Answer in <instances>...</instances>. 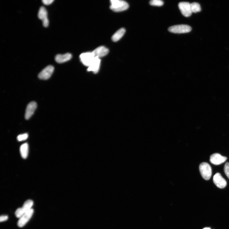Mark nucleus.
I'll return each instance as SVG.
<instances>
[{
    "instance_id": "b1692460",
    "label": "nucleus",
    "mask_w": 229,
    "mask_h": 229,
    "mask_svg": "<svg viewBox=\"0 0 229 229\" xmlns=\"http://www.w3.org/2000/svg\"><path fill=\"white\" fill-rule=\"evenodd\" d=\"M210 229V228H204V229Z\"/></svg>"
},
{
    "instance_id": "aec40b11",
    "label": "nucleus",
    "mask_w": 229,
    "mask_h": 229,
    "mask_svg": "<svg viewBox=\"0 0 229 229\" xmlns=\"http://www.w3.org/2000/svg\"><path fill=\"white\" fill-rule=\"evenodd\" d=\"M28 137V135L27 133H24L19 135L17 137V139L19 141H22L27 139Z\"/></svg>"
},
{
    "instance_id": "423d86ee",
    "label": "nucleus",
    "mask_w": 229,
    "mask_h": 229,
    "mask_svg": "<svg viewBox=\"0 0 229 229\" xmlns=\"http://www.w3.org/2000/svg\"><path fill=\"white\" fill-rule=\"evenodd\" d=\"M54 70V67L52 65H49L41 71L39 74L38 77L41 80L48 79L53 74Z\"/></svg>"
},
{
    "instance_id": "0eeeda50",
    "label": "nucleus",
    "mask_w": 229,
    "mask_h": 229,
    "mask_svg": "<svg viewBox=\"0 0 229 229\" xmlns=\"http://www.w3.org/2000/svg\"><path fill=\"white\" fill-rule=\"evenodd\" d=\"M178 6L180 11L184 16L188 17L191 16L192 14L190 4L188 2H180Z\"/></svg>"
},
{
    "instance_id": "a211bd4d",
    "label": "nucleus",
    "mask_w": 229,
    "mask_h": 229,
    "mask_svg": "<svg viewBox=\"0 0 229 229\" xmlns=\"http://www.w3.org/2000/svg\"><path fill=\"white\" fill-rule=\"evenodd\" d=\"M190 6L192 13H196L201 11V7L199 3L197 2L192 3L190 4Z\"/></svg>"
},
{
    "instance_id": "f8f14e48",
    "label": "nucleus",
    "mask_w": 229,
    "mask_h": 229,
    "mask_svg": "<svg viewBox=\"0 0 229 229\" xmlns=\"http://www.w3.org/2000/svg\"><path fill=\"white\" fill-rule=\"evenodd\" d=\"M37 107V104L35 102H31L28 104L25 114L26 119L28 120L32 116Z\"/></svg>"
},
{
    "instance_id": "ddd939ff",
    "label": "nucleus",
    "mask_w": 229,
    "mask_h": 229,
    "mask_svg": "<svg viewBox=\"0 0 229 229\" xmlns=\"http://www.w3.org/2000/svg\"><path fill=\"white\" fill-rule=\"evenodd\" d=\"M109 52V49L105 46H103L98 47L92 52L95 57L99 58L106 55Z\"/></svg>"
},
{
    "instance_id": "4be33fe9",
    "label": "nucleus",
    "mask_w": 229,
    "mask_h": 229,
    "mask_svg": "<svg viewBox=\"0 0 229 229\" xmlns=\"http://www.w3.org/2000/svg\"><path fill=\"white\" fill-rule=\"evenodd\" d=\"M43 3L45 5H49L54 1V0H43Z\"/></svg>"
},
{
    "instance_id": "4468645a",
    "label": "nucleus",
    "mask_w": 229,
    "mask_h": 229,
    "mask_svg": "<svg viewBox=\"0 0 229 229\" xmlns=\"http://www.w3.org/2000/svg\"><path fill=\"white\" fill-rule=\"evenodd\" d=\"M100 62L101 60L100 58L95 57L92 64L88 67V71H92L95 73H97L100 70Z\"/></svg>"
},
{
    "instance_id": "dca6fc26",
    "label": "nucleus",
    "mask_w": 229,
    "mask_h": 229,
    "mask_svg": "<svg viewBox=\"0 0 229 229\" xmlns=\"http://www.w3.org/2000/svg\"><path fill=\"white\" fill-rule=\"evenodd\" d=\"M126 30L124 28L119 29L112 36V39L114 42H117L120 40L125 33Z\"/></svg>"
},
{
    "instance_id": "f03ea898",
    "label": "nucleus",
    "mask_w": 229,
    "mask_h": 229,
    "mask_svg": "<svg viewBox=\"0 0 229 229\" xmlns=\"http://www.w3.org/2000/svg\"><path fill=\"white\" fill-rule=\"evenodd\" d=\"M199 170L202 178L206 180H209L211 177L212 170L210 165L206 162H203L199 166Z\"/></svg>"
},
{
    "instance_id": "1a4fd4ad",
    "label": "nucleus",
    "mask_w": 229,
    "mask_h": 229,
    "mask_svg": "<svg viewBox=\"0 0 229 229\" xmlns=\"http://www.w3.org/2000/svg\"><path fill=\"white\" fill-rule=\"evenodd\" d=\"M39 18L42 21L43 26L47 27L49 25V20L48 17V12L43 7H40L38 13Z\"/></svg>"
},
{
    "instance_id": "6e6552de",
    "label": "nucleus",
    "mask_w": 229,
    "mask_h": 229,
    "mask_svg": "<svg viewBox=\"0 0 229 229\" xmlns=\"http://www.w3.org/2000/svg\"><path fill=\"white\" fill-rule=\"evenodd\" d=\"M34 212L33 209H31L28 212L25 213L21 217L19 218L17 225L20 228L23 227L30 219L32 217Z\"/></svg>"
},
{
    "instance_id": "2eb2a0df",
    "label": "nucleus",
    "mask_w": 229,
    "mask_h": 229,
    "mask_svg": "<svg viewBox=\"0 0 229 229\" xmlns=\"http://www.w3.org/2000/svg\"><path fill=\"white\" fill-rule=\"evenodd\" d=\"M72 55L70 53H66L64 55L58 54L55 58L57 63L62 64L70 60L72 58Z\"/></svg>"
},
{
    "instance_id": "39448f33",
    "label": "nucleus",
    "mask_w": 229,
    "mask_h": 229,
    "mask_svg": "<svg viewBox=\"0 0 229 229\" xmlns=\"http://www.w3.org/2000/svg\"><path fill=\"white\" fill-rule=\"evenodd\" d=\"M95 57L92 52L83 53L80 56V58L82 64L88 67L90 66Z\"/></svg>"
},
{
    "instance_id": "9b49d317",
    "label": "nucleus",
    "mask_w": 229,
    "mask_h": 229,
    "mask_svg": "<svg viewBox=\"0 0 229 229\" xmlns=\"http://www.w3.org/2000/svg\"><path fill=\"white\" fill-rule=\"evenodd\" d=\"M227 158L219 154L216 153L211 155L210 161L211 163L215 165H220L225 162Z\"/></svg>"
},
{
    "instance_id": "9d476101",
    "label": "nucleus",
    "mask_w": 229,
    "mask_h": 229,
    "mask_svg": "<svg viewBox=\"0 0 229 229\" xmlns=\"http://www.w3.org/2000/svg\"><path fill=\"white\" fill-rule=\"evenodd\" d=\"M213 180L216 185L220 189L225 188L227 186L226 181L219 173H216L214 176Z\"/></svg>"
},
{
    "instance_id": "f3484780",
    "label": "nucleus",
    "mask_w": 229,
    "mask_h": 229,
    "mask_svg": "<svg viewBox=\"0 0 229 229\" xmlns=\"http://www.w3.org/2000/svg\"><path fill=\"white\" fill-rule=\"evenodd\" d=\"M29 146L27 143L22 144L20 148V152L22 157L24 159L27 158L28 153Z\"/></svg>"
},
{
    "instance_id": "6ab92c4d",
    "label": "nucleus",
    "mask_w": 229,
    "mask_h": 229,
    "mask_svg": "<svg viewBox=\"0 0 229 229\" xmlns=\"http://www.w3.org/2000/svg\"><path fill=\"white\" fill-rule=\"evenodd\" d=\"M151 6L161 7L164 4V2L161 0H152L149 2Z\"/></svg>"
},
{
    "instance_id": "f257e3e1",
    "label": "nucleus",
    "mask_w": 229,
    "mask_h": 229,
    "mask_svg": "<svg viewBox=\"0 0 229 229\" xmlns=\"http://www.w3.org/2000/svg\"><path fill=\"white\" fill-rule=\"evenodd\" d=\"M110 8L115 12H121L127 9L129 5L125 1L121 0H111Z\"/></svg>"
},
{
    "instance_id": "7ed1b4c3",
    "label": "nucleus",
    "mask_w": 229,
    "mask_h": 229,
    "mask_svg": "<svg viewBox=\"0 0 229 229\" xmlns=\"http://www.w3.org/2000/svg\"><path fill=\"white\" fill-rule=\"evenodd\" d=\"M34 202L33 201L28 200L26 201L22 207L19 208L16 211L15 215L18 218H20L25 213L29 211L32 209Z\"/></svg>"
},
{
    "instance_id": "412c9836",
    "label": "nucleus",
    "mask_w": 229,
    "mask_h": 229,
    "mask_svg": "<svg viewBox=\"0 0 229 229\" xmlns=\"http://www.w3.org/2000/svg\"><path fill=\"white\" fill-rule=\"evenodd\" d=\"M224 171L228 178L229 179V163H226L224 167Z\"/></svg>"
},
{
    "instance_id": "5701e85b",
    "label": "nucleus",
    "mask_w": 229,
    "mask_h": 229,
    "mask_svg": "<svg viewBox=\"0 0 229 229\" xmlns=\"http://www.w3.org/2000/svg\"><path fill=\"white\" fill-rule=\"evenodd\" d=\"M8 216L6 215H2L0 217V222H1L6 221L8 219Z\"/></svg>"
},
{
    "instance_id": "20e7f679",
    "label": "nucleus",
    "mask_w": 229,
    "mask_h": 229,
    "mask_svg": "<svg viewBox=\"0 0 229 229\" xmlns=\"http://www.w3.org/2000/svg\"><path fill=\"white\" fill-rule=\"evenodd\" d=\"M170 32L175 34H183L189 33L192 30L190 26L186 25H179L173 26L168 29Z\"/></svg>"
}]
</instances>
